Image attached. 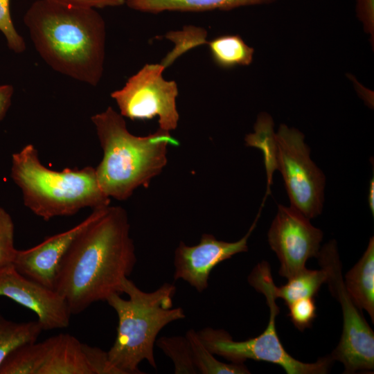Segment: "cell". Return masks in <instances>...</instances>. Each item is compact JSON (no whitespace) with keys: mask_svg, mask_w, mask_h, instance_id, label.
I'll return each mask as SVG.
<instances>
[{"mask_svg":"<svg viewBox=\"0 0 374 374\" xmlns=\"http://www.w3.org/2000/svg\"><path fill=\"white\" fill-rule=\"evenodd\" d=\"M127 211L105 207L73 241L62 258L54 285L71 314L113 294H122L123 280L137 259Z\"/></svg>","mask_w":374,"mask_h":374,"instance_id":"1","label":"cell"},{"mask_svg":"<svg viewBox=\"0 0 374 374\" xmlns=\"http://www.w3.org/2000/svg\"><path fill=\"white\" fill-rule=\"evenodd\" d=\"M34 46L54 71L96 86L103 73L106 28L93 8L34 1L24 16Z\"/></svg>","mask_w":374,"mask_h":374,"instance_id":"2","label":"cell"},{"mask_svg":"<svg viewBox=\"0 0 374 374\" xmlns=\"http://www.w3.org/2000/svg\"><path fill=\"white\" fill-rule=\"evenodd\" d=\"M91 120L103 151L96 175L109 198L126 200L139 187L147 188L166 166L168 146L179 145L170 132L160 128L145 136L132 134L124 117L112 107Z\"/></svg>","mask_w":374,"mask_h":374,"instance_id":"3","label":"cell"},{"mask_svg":"<svg viewBox=\"0 0 374 374\" xmlns=\"http://www.w3.org/2000/svg\"><path fill=\"white\" fill-rule=\"evenodd\" d=\"M176 290L173 284L164 283L148 292L125 278L122 292L128 299L113 294L106 300L118 317L116 337L108 358L121 374L144 373L139 369L144 360L157 368L154 346L158 334L168 324L186 317L181 308L172 306Z\"/></svg>","mask_w":374,"mask_h":374,"instance_id":"4","label":"cell"},{"mask_svg":"<svg viewBox=\"0 0 374 374\" xmlns=\"http://www.w3.org/2000/svg\"><path fill=\"white\" fill-rule=\"evenodd\" d=\"M11 177L21 190L24 204L45 221L84 208L106 207L111 202L99 186L95 168L51 170L42 163L33 144L12 154Z\"/></svg>","mask_w":374,"mask_h":374,"instance_id":"5","label":"cell"},{"mask_svg":"<svg viewBox=\"0 0 374 374\" xmlns=\"http://www.w3.org/2000/svg\"><path fill=\"white\" fill-rule=\"evenodd\" d=\"M248 283L266 298L270 315L265 330L258 337L237 341L222 329L206 327L197 332L204 345L213 354L233 363H244L247 359L267 362L281 366L287 374L328 373L333 361L330 355L316 362L305 363L292 357L280 342L276 328L280 310L276 303L269 265L265 261L259 262L249 274Z\"/></svg>","mask_w":374,"mask_h":374,"instance_id":"6","label":"cell"},{"mask_svg":"<svg viewBox=\"0 0 374 374\" xmlns=\"http://www.w3.org/2000/svg\"><path fill=\"white\" fill-rule=\"evenodd\" d=\"M317 258L326 273V283L340 303L343 316L341 339L330 357L343 364L344 373L373 370L374 332L346 289L337 242L331 240L326 243Z\"/></svg>","mask_w":374,"mask_h":374,"instance_id":"7","label":"cell"},{"mask_svg":"<svg viewBox=\"0 0 374 374\" xmlns=\"http://www.w3.org/2000/svg\"><path fill=\"white\" fill-rule=\"evenodd\" d=\"M304 139L297 129L281 124L275 132L276 163L290 206L310 220L322 213L326 177L311 159Z\"/></svg>","mask_w":374,"mask_h":374,"instance_id":"8","label":"cell"},{"mask_svg":"<svg viewBox=\"0 0 374 374\" xmlns=\"http://www.w3.org/2000/svg\"><path fill=\"white\" fill-rule=\"evenodd\" d=\"M165 69L161 64H145L111 97L123 117L132 121L157 117L159 128L170 132L179 120L176 104L179 91L175 81L163 78Z\"/></svg>","mask_w":374,"mask_h":374,"instance_id":"9","label":"cell"},{"mask_svg":"<svg viewBox=\"0 0 374 374\" xmlns=\"http://www.w3.org/2000/svg\"><path fill=\"white\" fill-rule=\"evenodd\" d=\"M85 346L66 333L26 344L8 355L0 374H93Z\"/></svg>","mask_w":374,"mask_h":374,"instance_id":"10","label":"cell"},{"mask_svg":"<svg viewBox=\"0 0 374 374\" xmlns=\"http://www.w3.org/2000/svg\"><path fill=\"white\" fill-rule=\"evenodd\" d=\"M267 237L280 263L279 274L289 279L305 268L309 258L317 257L323 232L295 208L279 204Z\"/></svg>","mask_w":374,"mask_h":374,"instance_id":"11","label":"cell"},{"mask_svg":"<svg viewBox=\"0 0 374 374\" xmlns=\"http://www.w3.org/2000/svg\"><path fill=\"white\" fill-rule=\"evenodd\" d=\"M260 212L247 233L236 242L218 240L208 233L202 234L196 245L180 242L175 251L174 279L188 283L200 293L206 290L214 267L237 253L248 251L247 241L256 228Z\"/></svg>","mask_w":374,"mask_h":374,"instance_id":"12","label":"cell"},{"mask_svg":"<svg viewBox=\"0 0 374 374\" xmlns=\"http://www.w3.org/2000/svg\"><path fill=\"white\" fill-rule=\"evenodd\" d=\"M0 296L33 311L43 330L65 328L70 323L71 314L65 300L54 290L19 273L13 265L0 268Z\"/></svg>","mask_w":374,"mask_h":374,"instance_id":"13","label":"cell"},{"mask_svg":"<svg viewBox=\"0 0 374 374\" xmlns=\"http://www.w3.org/2000/svg\"><path fill=\"white\" fill-rule=\"evenodd\" d=\"M103 208L93 209L91 213L79 224L46 238L31 248L17 249L13 266L26 277L54 290L61 261L69 247L79 233L99 215Z\"/></svg>","mask_w":374,"mask_h":374,"instance_id":"14","label":"cell"},{"mask_svg":"<svg viewBox=\"0 0 374 374\" xmlns=\"http://www.w3.org/2000/svg\"><path fill=\"white\" fill-rule=\"evenodd\" d=\"M347 292L356 306L364 310L374 322V238L371 237L364 254L346 274Z\"/></svg>","mask_w":374,"mask_h":374,"instance_id":"15","label":"cell"},{"mask_svg":"<svg viewBox=\"0 0 374 374\" xmlns=\"http://www.w3.org/2000/svg\"><path fill=\"white\" fill-rule=\"evenodd\" d=\"M276 0H126L131 9L158 14L164 11L203 12L271 3Z\"/></svg>","mask_w":374,"mask_h":374,"instance_id":"16","label":"cell"},{"mask_svg":"<svg viewBox=\"0 0 374 374\" xmlns=\"http://www.w3.org/2000/svg\"><path fill=\"white\" fill-rule=\"evenodd\" d=\"M207 44L214 63L220 68L248 66L253 60L254 49L238 35H220Z\"/></svg>","mask_w":374,"mask_h":374,"instance_id":"17","label":"cell"},{"mask_svg":"<svg viewBox=\"0 0 374 374\" xmlns=\"http://www.w3.org/2000/svg\"><path fill=\"white\" fill-rule=\"evenodd\" d=\"M43 330L37 320L15 322L0 314V366L8 355L17 348L37 341Z\"/></svg>","mask_w":374,"mask_h":374,"instance_id":"18","label":"cell"},{"mask_svg":"<svg viewBox=\"0 0 374 374\" xmlns=\"http://www.w3.org/2000/svg\"><path fill=\"white\" fill-rule=\"evenodd\" d=\"M326 273L323 269L312 270L305 267L289 278L285 285L281 287L275 285V296L283 299L287 305L298 299L314 297L321 286L326 283Z\"/></svg>","mask_w":374,"mask_h":374,"instance_id":"19","label":"cell"},{"mask_svg":"<svg viewBox=\"0 0 374 374\" xmlns=\"http://www.w3.org/2000/svg\"><path fill=\"white\" fill-rule=\"evenodd\" d=\"M253 128L254 132L246 135L245 144L262 152L269 188V184H272L273 172L276 170L275 132L272 118L267 113L260 114Z\"/></svg>","mask_w":374,"mask_h":374,"instance_id":"20","label":"cell"},{"mask_svg":"<svg viewBox=\"0 0 374 374\" xmlns=\"http://www.w3.org/2000/svg\"><path fill=\"white\" fill-rule=\"evenodd\" d=\"M194 357L198 374H248L249 370L244 363H225L217 360L202 343L197 332L193 329L186 333Z\"/></svg>","mask_w":374,"mask_h":374,"instance_id":"21","label":"cell"},{"mask_svg":"<svg viewBox=\"0 0 374 374\" xmlns=\"http://www.w3.org/2000/svg\"><path fill=\"white\" fill-rule=\"evenodd\" d=\"M155 344L173 362L176 374H197L193 350L185 336H163L157 339Z\"/></svg>","mask_w":374,"mask_h":374,"instance_id":"22","label":"cell"},{"mask_svg":"<svg viewBox=\"0 0 374 374\" xmlns=\"http://www.w3.org/2000/svg\"><path fill=\"white\" fill-rule=\"evenodd\" d=\"M166 37L172 40L175 46L161 63L165 68L188 50L207 43L206 31L195 26H186L180 31H170Z\"/></svg>","mask_w":374,"mask_h":374,"instance_id":"23","label":"cell"},{"mask_svg":"<svg viewBox=\"0 0 374 374\" xmlns=\"http://www.w3.org/2000/svg\"><path fill=\"white\" fill-rule=\"evenodd\" d=\"M15 226L10 214L0 207V268L12 265L17 249L14 242Z\"/></svg>","mask_w":374,"mask_h":374,"instance_id":"24","label":"cell"},{"mask_svg":"<svg viewBox=\"0 0 374 374\" xmlns=\"http://www.w3.org/2000/svg\"><path fill=\"white\" fill-rule=\"evenodd\" d=\"M288 317L294 326L301 331L310 328L317 317L314 297H307L293 301L287 305Z\"/></svg>","mask_w":374,"mask_h":374,"instance_id":"25","label":"cell"},{"mask_svg":"<svg viewBox=\"0 0 374 374\" xmlns=\"http://www.w3.org/2000/svg\"><path fill=\"white\" fill-rule=\"evenodd\" d=\"M0 31L6 39L8 47L14 53H21L26 50V42L12 20L10 0H0Z\"/></svg>","mask_w":374,"mask_h":374,"instance_id":"26","label":"cell"},{"mask_svg":"<svg viewBox=\"0 0 374 374\" xmlns=\"http://www.w3.org/2000/svg\"><path fill=\"white\" fill-rule=\"evenodd\" d=\"M356 15L364 31L374 36V0H356Z\"/></svg>","mask_w":374,"mask_h":374,"instance_id":"27","label":"cell"},{"mask_svg":"<svg viewBox=\"0 0 374 374\" xmlns=\"http://www.w3.org/2000/svg\"><path fill=\"white\" fill-rule=\"evenodd\" d=\"M51 2L87 8H104L106 7L120 6L125 3L126 0H46Z\"/></svg>","mask_w":374,"mask_h":374,"instance_id":"28","label":"cell"},{"mask_svg":"<svg viewBox=\"0 0 374 374\" xmlns=\"http://www.w3.org/2000/svg\"><path fill=\"white\" fill-rule=\"evenodd\" d=\"M14 87L11 84H0V121H3L11 105Z\"/></svg>","mask_w":374,"mask_h":374,"instance_id":"29","label":"cell"},{"mask_svg":"<svg viewBox=\"0 0 374 374\" xmlns=\"http://www.w3.org/2000/svg\"><path fill=\"white\" fill-rule=\"evenodd\" d=\"M368 203L370 210L372 213V215H374V177L370 180L368 195Z\"/></svg>","mask_w":374,"mask_h":374,"instance_id":"30","label":"cell"}]
</instances>
